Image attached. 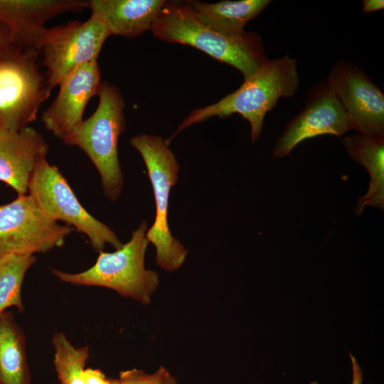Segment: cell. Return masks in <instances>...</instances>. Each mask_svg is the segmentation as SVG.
Returning <instances> with one entry per match:
<instances>
[{"mask_svg":"<svg viewBox=\"0 0 384 384\" xmlns=\"http://www.w3.org/2000/svg\"><path fill=\"white\" fill-rule=\"evenodd\" d=\"M98 96L94 113L82 120L63 142L87 154L100 174L105 197L115 201L124 186L118 141L126 127L125 104L119 90L107 81L102 82Z\"/></svg>","mask_w":384,"mask_h":384,"instance_id":"cell-3","label":"cell"},{"mask_svg":"<svg viewBox=\"0 0 384 384\" xmlns=\"http://www.w3.org/2000/svg\"><path fill=\"white\" fill-rule=\"evenodd\" d=\"M161 384H177V380L175 377L166 370L164 374Z\"/></svg>","mask_w":384,"mask_h":384,"instance_id":"cell-26","label":"cell"},{"mask_svg":"<svg viewBox=\"0 0 384 384\" xmlns=\"http://www.w3.org/2000/svg\"><path fill=\"white\" fill-rule=\"evenodd\" d=\"M87 7V0H0V22L12 32L17 45L41 52L49 19Z\"/></svg>","mask_w":384,"mask_h":384,"instance_id":"cell-13","label":"cell"},{"mask_svg":"<svg viewBox=\"0 0 384 384\" xmlns=\"http://www.w3.org/2000/svg\"><path fill=\"white\" fill-rule=\"evenodd\" d=\"M164 0H88L91 16L101 21L110 35L134 38L151 27Z\"/></svg>","mask_w":384,"mask_h":384,"instance_id":"cell-15","label":"cell"},{"mask_svg":"<svg viewBox=\"0 0 384 384\" xmlns=\"http://www.w3.org/2000/svg\"><path fill=\"white\" fill-rule=\"evenodd\" d=\"M347 113L353 130L369 136L384 135V94L355 63L339 60L326 79Z\"/></svg>","mask_w":384,"mask_h":384,"instance_id":"cell-10","label":"cell"},{"mask_svg":"<svg viewBox=\"0 0 384 384\" xmlns=\"http://www.w3.org/2000/svg\"><path fill=\"white\" fill-rule=\"evenodd\" d=\"M53 365L60 384H85L82 378L89 347H76L65 334L55 333L52 338Z\"/></svg>","mask_w":384,"mask_h":384,"instance_id":"cell-20","label":"cell"},{"mask_svg":"<svg viewBox=\"0 0 384 384\" xmlns=\"http://www.w3.org/2000/svg\"><path fill=\"white\" fill-rule=\"evenodd\" d=\"M166 370L165 367L160 366L152 374L137 368L123 370L117 378L118 384H161Z\"/></svg>","mask_w":384,"mask_h":384,"instance_id":"cell-21","label":"cell"},{"mask_svg":"<svg viewBox=\"0 0 384 384\" xmlns=\"http://www.w3.org/2000/svg\"><path fill=\"white\" fill-rule=\"evenodd\" d=\"M349 356L352 363L353 373L351 384H362L363 379L362 369L361 368L356 358L352 355L351 353H349Z\"/></svg>","mask_w":384,"mask_h":384,"instance_id":"cell-24","label":"cell"},{"mask_svg":"<svg viewBox=\"0 0 384 384\" xmlns=\"http://www.w3.org/2000/svg\"><path fill=\"white\" fill-rule=\"evenodd\" d=\"M300 80L297 60L285 55L269 59L252 77L233 92L217 102L192 110L180 124L171 139L188 127L213 117L225 118L238 113L250 124V137L256 142L262 134L264 118L281 97H292Z\"/></svg>","mask_w":384,"mask_h":384,"instance_id":"cell-2","label":"cell"},{"mask_svg":"<svg viewBox=\"0 0 384 384\" xmlns=\"http://www.w3.org/2000/svg\"><path fill=\"white\" fill-rule=\"evenodd\" d=\"M110 33L105 24L90 16L85 21L48 28L41 51L46 68V82L52 90L81 65L97 61Z\"/></svg>","mask_w":384,"mask_h":384,"instance_id":"cell-9","label":"cell"},{"mask_svg":"<svg viewBox=\"0 0 384 384\" xmlns=\"http://www.w3.org/2000/svg\"><path fill=\"white\" fill-rule=\"evenodd\" d=\"M28 193L49 218L65 222L86 235L95 251L102 252L107 244L115 250L122 245L110 227L84 208L61 172L46 159L34 170Z\"/></svg>","mask_w":384,"mask_h":384,"instance_id":"cell-7","label":"cell"},{"mask_svg":"<svg viewBox=\"0 0 384 384\" xmlns=\"http://www.w3.org/2000/svg\"><path fill=\"white\" fill-rule=\"evenodd\" d=\"M348 155L363 165L370 175L367 193L358 201L356 213L361 215L364 207L384 208V135L369 136L361 133L342 139Z\"/></svg>","mask_w":384,"mask_h":384,"instance_id":"cell-17","label":"cell"},{"mask_svg":"<svg viewBox=\"0 0 384 384\" xmlns=\"http://www.w3.org/2000/svg\"><path fill=\"white\" fill-rule=\"evenodd\" d=\"M111 384H118L117 379H111Z\"/></svg>","mask_w":384,"mask_h":384,"instance_id":"cell-27","label":"cell"},{"mask_svg":"<svg viewBox=\"0 0 384 384\" xmlns=\"http://www.w3.org/2000/svg\"><path fill=\"white\" fill-rule=\"evenodd\" d=\"M362 4L364 13H372L384 9L383 0H364Z\"/></svg>","mask_w":384,"mask_h":384,"instance_id":"cell-25","label":"cell"},{"mask_svg":"<svg viewBox=\"0 0 384 384\" xmlns=\"http://www.w3.org/2000/svg\"><path fill=\"white\" fill-rule=\"evenodd\" d=\"M82 378L85 384H111V379H107L100 369L85 368Z\"/></svg>","mask_w":384,"mask_h":384,"instance_id":"cell-22","label":"cell"},{"mask_svg":"<svg viewBox=\"0 0 384 384\" xmlns=\"http://www.w3.org/2000/svg\"><path fill=\"white\" fill-rule=\"evenodd\" d=\"M148 228V223L142 221L128 242L114 252H99L95 263L87 270L70 273L52 268L51 272L61 282L108 288L147 305L159 284V274L144 265Z\"/></svg>","mask_w":384,"mask_h":384,"instance_id":"cell-4","label":"cell"},{"mask_svg":"<svg viewBox=\"0 0 384 384\" xmlns=\"http://www.w3.org/2000/svg\"><path fill=\"white\" fill-rule=\"evenodd\" d=\"M101 73L97 61L87 63L59 85L57 97L41 115L46 129L64 140L82 122L90 100L98 95Z\"/></svg>","mask_w":384,"mask_h":384,"instance_id":"cell-12","label":"cell"},{"mask_svg":"<svg viewBox=\"0 0 384 384\" xmlns=\"http://www.w3.org/2000/svg\"><path fill=\"white\" fill-rule=\"evenodd\" d=\"M0 384H31L24 334L13 314H0Z\"/></svg>","mask_w":384,"mask_h":384,"instance_id":"cell-18","label":"cell"},{"mask_svg":"<svg viewBox=\"0 0 384 384\" xmlns=\"http://www.w3.org/2000/svg\"><path fill=\"white\" fill-rule=\"evenodd\" d=\"M309 384H318V383L316 381H313V382H311V383H310Z\"/></svg>","mask_w":384,"mask_h":384,"instance_id":"cell-28","label":"cell"},{"mask_svg":"<svg viewBox=\"0 0 384 384\" xmlns=\"http://www.w3.org/2000/svg\"><path fill=\"white\" fill-rule=\"evenodd\" d=\"M352 129L347 113L325 79L309 90L304 108L287 124L272 153L284 157L306 139L324 134L341 137Z\"/></svg>","mask_w":384,"mask_h":384,"instance_id":"cell-11","label":"cell"},{"mask_svg":"<svg viewBox=\"0 0 384 384\" xmlns=\"http://www.w3.org/2000/svg\"><path fill=\"white\" fill-rule=\"evenodd\" d=\"M48 150L44 137L33 127L0 129V181L18 195L27 194L33 173L46 159Z\"/></svg>","mask_w":384,"mask_h":384,"instance_id":"cell-14","label":"cell"},{"mask_svg":"<svg viewBox=\"0 0 384 384\" xmlns=\"http://www.w3.org/2000/svg\"><path fill=\"white\" fill-rule=\"evenodd\" d=\"M36 261L33 255L9 254L0 257V314L10 307L23 311L21 287L28 270Z\"/></svg>","mask_w":384,"mask_h":384,"instance_id":"cell-19","label":"cell"},{"mask_svg":"<svg viewBox=\"0 0 384 384\" xmlns=\"http://www.w3.org/2000/svg\"><path fill=\"white\" fill-rule=\"evenodd\" d=\"M39 53L16 44L0 56V129L28 127L50 97L51 89L38 64Z\"/></svg>","mask_w":384,"mask_h":384,"instance_id":"cell-6","label":"cell"},{"mask_svg":"<svg viewBox=\"0 0 384 384\" xmlns=\"http://www.w3.org/2000/svg\"><path fill=\"white\" fill-rule=\"evenodd\" d=\"M74 228L46 215L27 193L0 206V257L45 253L61 247Z\"/></svg>","mask_w":384,"mask_h":384,"instance_id":"cell-8","label":"cell"},{"mask_svg":"<svg viewBox=\"0 0 384 384\" xmlns=\"http://www.w3.org/2000/svg\"><path fill=\"white\" fill-rule=\"evenodd\" d=\"M14 45L16 43L12 32L0 22V56Z\"/></svg>","mask_w":384,"mask_h":384,"instance_id":"cell-23","label":"cell"},{"mask_svg":"<svg viewBox=\"0 0 384 384\" xmlns=\"http://www.w3.org/2000/svg\"><path fill=\"white\" fill-rule=\"evenodd\" d=\"M150 30L159 39L194 47L234 67L244 80L269 60L258 33L245 31L238 36H228L217 33L201 23L186 1H165Z\"/></svg>","mask_w":384,"mask_h":384,"instance_id":"cell-1","label":"cell"},{"mask_svg":"<svg viewBox=\"0 0 384 384\" xmlns=\"http://www.w3.org/2000/svg\"><path fill=\"white\" fill-rule=\"evenodd\" d=\"M196 19L205 26L228 36L243 34L247 22L257 17L270 0L186 1Z\"/></svg>","mask_w":384,"mask_h":384,"instance_id":"cell-16","label":"cell"},{"mask_svg":"<svg viewBox=\"0 0 384 384\" xmlns=\"http://www.w3.org/2000/svg\"><path fill=\"white\" fill-rule=\"evenodd\" d=\"M130 144L142 156L153 188L156 215L146 235L156 248V262L163 270L175 272L188 255L185 246L169 229L168 210L171 188L177 183L180 166L161 137L141 134L134 136Z\"/></svg>","mask_w":384,"mask_h":384,"instance_id":"cell-5","label":"cell"}]
</instances>
